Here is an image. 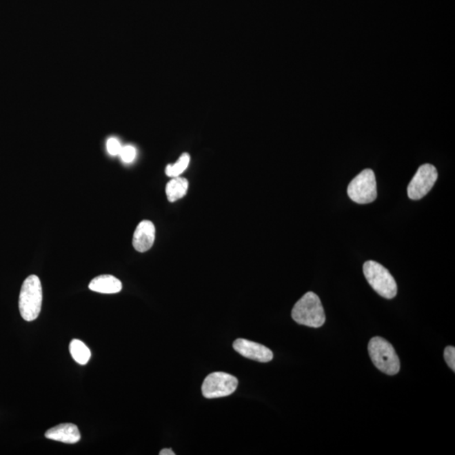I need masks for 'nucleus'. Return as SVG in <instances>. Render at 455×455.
<instances>
[{
    "instance_id": "nucleus-1",
    "label": "nucleus",
    "mask_w": 455,
    "mask_h": 455,
    "mask_svg": "<svg viewBox=\"0 0 455 455\" xmlns=\"http://www.w3.org/2000/svg\"><path fill=\"white\" fill-rule=\"evenodd\" d=\"M292 318L299 325L309 327H321L325 322L323 306L318 296L308 292L295 303L292 310Z\"/></svg>"
},
{
    "instance_id": "nucleus-2",
    "label": "nucleus",
    "mask_w": 455,
    "mask_h": 455,
    "mask_svg": "<svg viewBox=\"0 0 455 455\" xmlns=\"http://www.w3.org/2000/svg\"><path fill=\"white\" fill-rule=\"evenodd\" d=\"M43 305V287L39 278L30 275L22 284L19 309L26 321H33L39 316Z\"/></svg>"
},
{
    "instance_id": "nucleus-3",
    "label": "nucleus",
    "mask_w": 455,
    "mask_h": 455,
    "mask_svg": "<svg viewBox=\"0 0 455 455\" xmlns=\"http://www.w3.org/2000/svg\"><path fill=\"white\" fill-rule=\"evenodd\" d=\"M372 362L378 370L388 375H396L400 371V360L392 345L381 336L373 337L369 343Z\"/></svg>"
},
{
    "instance_id": "nucleus-4",
    "label": "nucleus",
    "mask_w": 455,
    "mask_h": 455,
    "mask_svg": "<svg viewBox=\"0 0 455 455\" xmlns=\"http://www.w3.org/2000/svg\"><path fill=\"white\" fill-rule=\"evenodd\" d=\"M363 274L376 293L383 298L392 299L397 294V284L389 270L374 261L363 264Z\"/></svg>"
},
{
    "instance_id": "nucleus-5",
    "label": "nucleus",
    "mask_w": 455,
    "mask_h": 455,
    "mask_svg": "<svg viewBox=\"0 0 455 455\" xmlns=\"http://www.w3.org/2000/svg\"><path fill=\"white\" fill-rule=\"evenodd\" d=\"M347 194L356 203H373L377 199L376 178L373 170H364L351 181L347 188Z\"/></svg>"
},
{
    "instance_id": "nucleus-6",
    "label": "nucleus",
    "mask_w": 455,
    "mask_h": 455,
    "mask_svg": "<svg viewBox=\"0 0 455 455\" xmlns=\"http://www.w3.org/2000/svg\"><path fill=\"white\" fill-rule=\"evenodd\" d=\"M237 386L238 379L233 375L215 372L204 379L202 392L205 398L214 399L230 396L236 390Z\"/></svg>"
},
{
    "instance_id": "nucleus-7",
    "label": "nucleus",
    "mask_w": 455,
    "mask_h": 455,
    "mask_svg": "<svg viewBox=\"0 0 455 455\" xmlns=\"http://www.w3.org/2000/svg\"><path fill=\"white\" fill-rule=\"evenodd\" d=\"M438 176L437 169L434 165L425 164L420 166L408 185L409 199L412 200L422 199L431 191Z\"/></svg>"
},
{
    "instance_id": "nucleus-8",
    "label": "nucleus",
    "mask_w": 455,
    "mask_h": 455,
    "mask_svg": "<svg viewBox=\"0 0 455 455\" xmlns=\"http://www.w3.org/2000/svg\"><path fill=\"white\" fill-rule=\"evenodd\" d=\"M233 347L238 354L257 362L268 363L273 358V354L270 349L252 341L237 339L234 341Z\"/></svg>"
},
{
    "instance_id": "nucleus-9",
    "label": "nucleus",
    "mask_w": 455,
    "mask_h": 455,
    "mask_svg": "<svg viewBox=\"0 0 455 455\" xmlns=\"http://www.w3.org/2000/svg\"><path fill=\"white\" fill-rule=\"evenodd\" d=\"M155 240V227L150 220H143L136 226L132 245L139 252H146L153 246Z\"/></svg>"
},
{
    "instance_id": "nucleus-10",
    "label": "nucleus",
    "mask_w": 455,
    "mask_h": 455,
    "mask_svg": "<svg viewBox=\"0 0 455 455\" xmlns=\"http://www.w3.org/2000/svg\"><path fill=\"white\" fill-rule=\"evenodd\" d=\"M45 437L54 440V441L74 445V443H77L81 440V434H79V428L76 425L63 423L46 432Z\"/></svg>"
},
{
    "instance_id": "nucleus-11",
    "label": "nucleus",
    "mask_w": 455,
    "mask_h": 455,
    "mask_svg": "<svg viewBox=\"0 0 455 455\" xmlns=\"http://www.w3.org/2000/svg\"><path fill=\"white\" fill-rule=\"evenodd\" d=\"M89 288L97 293L112 294L119 293L123 288V284L114 276L101 275L91 281Z\"/></svg>"
},
{
    "instance_id": "nucleus-12",
    "label": "nucleus",
    "mask_w": 455,
    "mask_h": 455,
    "mask_svg": "<svg viewBox=\"0 0 455 455\" xmlns=\"http://www.w3.org/2000/svg\"><path fill=\"white\" fill-rule=\"evenodd\" d=\"M188 187V181L185 178L180 176L173 178L166 185L167 199L170 203L176 202L187 194Z\"/></svg>"
},
{
    "instance_id": "nucleus-13",
    "label": "nucleus",
    "mask_w": 455,
    "mask_h": 455,
    "mask_svg": "<svg viewBox=\"0 0 455 455\" xmlns=\"http://www.w3.org/2000/svg\"><path fill=\"white\" fill-rule=\"evenodd\" d=\"M70 351L76 363L81 364V365H85L89 362L91 356L90 350L81 340L74 339L72 341L70 345Z\"/></svg>"
},
{
    "instance_id": "nucleus-14",
    "label": "nucleus",
    "mask_w": 455,
    "mask_h": 455,
    "mask_svg": "<svg viewBox=\"0 0 455 455\" xmlns=\"http://www.w3.org/2000/svg\"><path fill=\"white\" fill-rule=\"evenodd\" d=\"M190 163V155L185 153L173 165H168L165 168V174L169 177H178L187 170Z\"/></svg>"
},
{
    "instance_id": "nucleus-15",
    "label": "nucleus",
    "mask_w": 455,
    "mask_h": 455,
    "mask_svg": "<svg viewBox=\"0 0 455 455\" xmlns=\"http://www.w3.org/2000/svg\"><path fill=\"white\" fill-rule=\"evenodd\" d=\"M119 155L123 161L128 164L134 161L136 151L134 146L127 145L121 148Z\"/></svg>"
},
{
    "instance_id": "nucleus-16",
    "label": "nucleus",
    "mask_w": 455,
    "mask_h": 455,
    "mask_svg": "<svg viewBox=\"0 0 455 455\" xmlns=\"http://www.w3.org/2000/svg\"><path fill=\"white\" fill-rule=\"evenodd\" d=\"M121 148L120 142L115 138H111L108 139V143H106V149H108V153L110 154L119 155L120 154Z\"/></svg>"
},
{
    "instance_id": "nucleus-17",
    "label": "nucleus",
    "mask_w": 455,
    "mask_h": 455,
    "mask_svg": "<svg viewBox=\"0 0 455 455\" xmlns=\"http://www.w3.org/2000/svg\"><path fill=\"white\" fill-rule=\"evenodd\" d=\"M445 361L454 372L455 371V348L452 346L447 347L445 349Z\"/></svg>"
},
{
    "instance_id": "nucleus-18",
    "label": "nucleus",
    "mask_w": 455,
    "mask_h": 455,
    "mask_svg": "<svg viewBox=\"0 0 455 455\" xmlns=\"http://www.w3.org/2000/svg\"><path fill=\"white\" fill-rule=\"evenodd\" d=\"M174 452H173L172 449H162L161 452H159V455H174Z\"/></svg>"
}]
</instances>
